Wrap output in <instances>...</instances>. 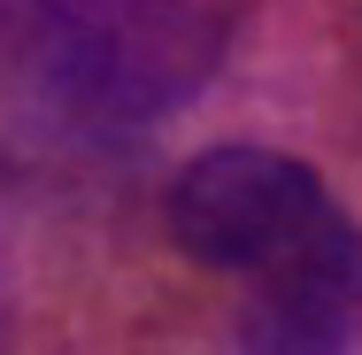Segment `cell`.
Here are the masks:
<instances>
[{
    "mask_svg": "<svg viewBox=\"0 0 362 355\" xmlns=\"http://www.w3.org/2000/svg\"><path fill=\"white\" fill-rule=\"evenodd\" d=\"M170 232L239 286L247 355H355L362 232L308 162L278 147H209L170 193Z\"/></svg>",
    "mask_w": 362,
    "mask_h": 355,
    "instance_id": "6da1fadb",
    "label": "cell"
},
{
    "mask_svg": "<svg viewBox=\"0 0 362 355\" xmlns=\"http://www.w3.org/2000/svg\"><path fill=\"white\" fill-rule=\"evenodd\" d=\"M31 70L93 132H139L216 70L201 0H31Z\"/></svg>",
    "mask_w": 362,
    "mask_h": 355,
    "instance_id": "7a4b0ae2",
    "label": "cell"
}]
</instances>
